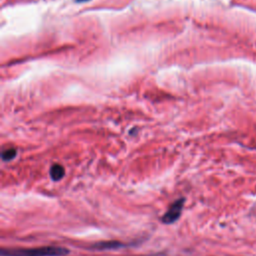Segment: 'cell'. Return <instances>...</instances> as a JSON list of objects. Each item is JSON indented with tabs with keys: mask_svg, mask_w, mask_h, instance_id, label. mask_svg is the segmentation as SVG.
<instances>
[{
	"mask_svg": "<svg viewBox=\"0 0 256 256\" xmlns=\"http://www.w3.org/2000/svg\"><path fill=\"white\" fill-rule=\"evenodd\" d=\"M69 250L61 246H41L35 248H1V256H66Z\"/></svg>",
	"mask_w": 256,
	"mask_h": 256,
	"instance_id": "1",
	"label": "cell"
},
{
	"mask_svg": "<svg viewBox=\"0 0 256 256\" xmlns=\"http://www.w3.org/2000/svg\"><path fill=\"white\" fill-rule=\"evenodd\" d=\"M185 203V198L181 197L176 199L171 205L168 207L166 212L161 217V221L164 224H172L177 221L181 215L183 205Z\"/></svg>",
	"mask_w": 256,
	"mask_h": 256,
	"instance_id": "2",
	"label": "cell"
},
{
	"mask_svg": "<svg viewBox=\"0 0 256 256\" xmlns=\"http://www.w3.org/2000/svg\"><path fill=\"white\" fill-rule=\"evenodd\" d=\"M125 246L123 243L119 241H100L97 243H94L90 246V249L93 250H112V249H118L120 247Z\"/></svg>",
	"mask_w": 256,
	"mask_h": 256,
	"instance_id": "3",
	"label": "cell"
},
{
	"mask_svg": "<svg viewBox=\"0 0 256 256\" xmlns=\"http://www.w3.org/2000/svg\"><path fill=\"white\" fill-rule=\"evenodd\" d=\"M49 174H50L51 179H52L53 181H59L64 177V174H65L64 167L58 163H55L50 167Z\"/></svg>",
	"mask_w": 256,
	"mask_h": 256,
	"instance_id": "4",
	"label": "cell"
},
{
	"mask_svg": "<svg viewBox=\"0 0 256 256\" xmlns=\"http://www.w3.org/2000/svg\"><path fill=\"white\" fill-rule=\"evenodd\" d=\"M16 150L14 148H9V149H6V150H3L2 154H1V157L4 161H9L11 159H13L15 156H16Z\"/></svg>",
	"mask_w": 256,
	"mask_h": 256,
	"instance_id": "5",
	"label": "cell"
},
{
	"mask_svg": "<svg viewBox=\"0 0 256 256\" xmlns=\"http://www.w3.org/2000/svg\"><path fill=\"white\" fill-rule=\"evenodd\" d=\"M80 1H84V0H80Z\"/></svg>",
	"mask_w": 256,
	"mask_h": 256,
	"instance_id": "6",
	"label": "cell"
}]
</instances>
